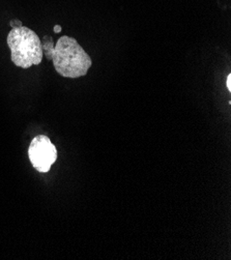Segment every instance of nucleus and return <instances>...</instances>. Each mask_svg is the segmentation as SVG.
<instances>
[{"instance_id":"1","label":"nucleus","mask_w":231,"mask_h":260,"mask_svg":"<svg viewBox=\"0 0 231 260\" xmlns=\"http://www.w3.org/2000/svg\"><path fill=\"white\" fill-rule=\"evenodd\" d=\"M42 46L46 58L53 61L56 72L63 78L85 76L92 64L90 56L74 38L60 37L54 46L52 38L46 36Z\"/></svg>"},{"instance_id":"2","label":"nucleus","mask_w":231,"mask_h":260,"mask_svg":"<svg viewBox=\"0 0 231 260\" xmlns=\"http://www.w3.org/2000/svg\"><path fill=\"white\" fill-rule=\"evenodd\" d=\"M7 42L11 50V59L18 68L29 69L42 62V42L30 28L25 26L13 28L8 35Z\"/></svg>"},{"instance_id":"3","label":"nucleus","mask_w":231,"mask_h":260,"mask_svg":"<svg viewBox=\"0 0 231 260\" xmlns=\"http://www.w3.org/2000/svg\"><path fill=\"white\" fill-rule=\"evenodd\" d=\"M28 157L37 171L46 173L57 160V150L48 136L39 135L29 145Z\"/></svg>"},{"instance_id":"4","label":"nucleus","mask_w":231,"mask_h":260,"mask_svg":"<svg viewBox=\"0 0 231 260\" xmlns=\"http://www.w3.org/2000/svg\"><path fill=\"white\" fill-rule=\"evenodd\" d=\"M10 25L12 26L13 28H15V27H21V26H23V24H22L21 21H15V20L11 21V22H10Z\"/></svg>"},{"instance_id":"5","label":"nucleus","mask_w":231,"mask_h":260,"mask_svg":"<svg viewBox=\"0 0 231 260\" xmlns=\"http://www.w3.org/2000/svg\"><path fill=\"white\" fill-rule=\"evenodd\" d=\"M226 86L229 91H231V74H229L226 78Z\"/></svg>"},{"instance_id":"6","label":"nucleus","mask_w":231,"mask_h":260,"mask_svg":"<svg viewBox=\"0 0 231 260\" xmlns=\"http://www.w3.org/2000/svg\"><path fill=\"white\" fill-rule=\"evenodd\" d=\"M60 31H61V26L55 25V26H54V32L58 34V32H60Z\"/></svg>"}]
</instances>
